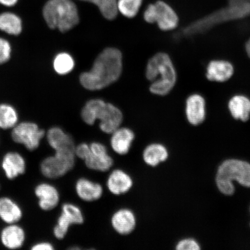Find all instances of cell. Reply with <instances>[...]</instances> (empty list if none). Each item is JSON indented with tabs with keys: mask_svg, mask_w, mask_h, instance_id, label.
<instances>
[{
	"mask_svg": "<svg viewBox=\"0 0 250 250\" xmlns=\"http://www.w3.org/2000/svg\"><path fill=\"white\" fill-rule=\"evenodd\" d=\"M123 70V56L120 50L108 48L94 62L92 69L81 74V85L89 90H101L118 80Z\"/></svg>",
	"mask_w": 250,
	"mask_h": 250,
	"instance_id": "6da1fadb",
	"label": "cell"
},
{
	"mask_svg": "<svg viewBox=\"0 0 250 250\" xmlns=\"http://www.w3.org/2000/svg\"><path fill=\"white\" fill-rule=\"evenodd\" d=\"M146 77L152 83L149 87L152 93L165 96L170 93L176 83L177 75L169 56L161 52L150 59Z\"/></svg>",
	"mask_w": 250,
	"mask_h": 250,
	"instance_id": "7a4b0ae2",
	"label": "cell"
},
{
	"mask_svg": "<svg viewBox=\"0 0 250 250\" xmlns=\"http://www.w3.org/2000/svg\"><path fill=\"white\" fill-rule=\"evenodd\" d=\"M81 117L84 123L88 125H93L97 120H99L100 129L103 132L110 134L121 127L123 121V115L120 109L101 99H92L87 102L81 112Z\"/></svg>",
	"mask_w": 250,
	"mask_h": 250,
	"instance_id": "3957f363",
	"label": "cell"
},
{
	"mask_svg": "<svg viewBox=\"0 0 250 250\" xmlns=\"http://www.w3.org/2000/svg\"><path fill=\"white\" fill-rule=\"evenodd\" d=\"M42 16L48 26L65 32L79 23L78 9L71 0H49L42 9Z\"/></svg>",
	"mask_w": 250,
	"mask_h": 250,
	"instance_id": "277c9868",
	"label": "cell"
},
{
	"mask_svg": "<svg viewBox=\"0 0 250 250\" xmlns=\"http://www.w3.org/2000/svg\"><path fill=\"white\" fill-rule=\"evenodd\" d=\"M245 187L250 188V164L248 162L230 159L225 161L218 167L217 186L221 193L232 195L235 191L233 181Z\"/></svg>",
	"mask_w": 250,
	"mask_h": 250,
	"instance_id": "5b68a950",
	"label": "cell"
},
{
	"mask_svg": "<svg viewBox=\"0 0 250 250\" xmlns=\"http://www.w3.org/2000/svg\"><path fill=\"white\" fill-rule=\"evenodd\" d=\"M76 158L74 149L55 151L54 155L48 156L42 161L41 171L48 179H58L73 169Z\"/></svg>",
	"mask_w": 250,
	"mask_h": 250,
	"instance_id": "8992f818",
	"label": "cell"
},
{
	"mask_svg": "<svg viewBox=\"0 0 250 250\" xmlns=\"http://www.w3.org/2000/svg\"><path fill=\"white\" fill-rule=\"evenodd\" d=\"M144 19L147 23H156L163 31L176 29L179 23V18L174 9L161 0L148 6L144 14Z\"/></svg>",
	"mask_w": 250,
	"mask_h": 250,
	"instance_id": "52a82bcc",
	"label": "cell"
},
{
	"mask_svg": "<svg viewBox=\"0 0 250 250\" xmlns=\"http://www.w3.org/2000/svg\"><path fill=\"white\" fill-rule=\"evenodd\" d=\"M45 136L44 130L40 129L38 125L30 121L19 123L12 128L11 132L14 142L23 145L31 151L39 148L41 141Z\"/></svg>",
	"mask_w": 250,
	"mask_h": 250,
	"instance_id": "ba28073f",
	"label": "cell"
},
{
	"mask_svg": "<svg viewBox=\"0 0 250 250\" xmlns=\"http://www.w3.org/2000/svg\"><path fill=\"white\" fill-rule=\"evenodd\" d=\"M83 222V211L78 206L73 203H64L62 206L61 214L58 219L57 224L53 232L56 239H63L71 226L81 225Z\"/></svg>",
	"mask_w": 250,
	"mask_h": 250,
	"instance_id": "9c48e42d",
	"label": "cell"
},
{
	"mask_svg": "<svg viewBox=\"0 0 250 250\" xmlns=\"http://www.w3.org/2000/svg\"><path fill=\"white\" fill-rule=\"evenodd\" d=\"M89 146V152L83 161L86 167L97 171L106 172L110 170L114 160L108 154L107 147L99 142H93Z\"/></svg>",
	"mask_w": 250,
	"mask_h": 250,
	"instance_id": "30bf717a",
	"label": "cell"
},
{
	"mask_svg": "<svg viewBox=\"0 0 250 250\" xmlns=\"http://www.w3.org/2000/svg\"><path fill=\"white\" fill-rule=\"evenodd\" d=\"M111 224L114 230L121 235H128L135 229L137 220L135 214L127 208L119 209L112 214Z\"/></svg>",
	"mask_w": 250,
	"mask_h": 250,
	"instance_id": "8fae6325",
	"label": "cell"
},
{
	"mask_svg": "<svg viewBox=\"0 0 250 250\" xmlns=\"http://www.w3.org/2000/svg\"><path fill=\"white\" fill-rule=\"evenodd\" d=\"M106 186L112 194L121 195L130 191L133 186V180L126 172L115 169L109 174Z\"/></svg>",
	"mask_w": 250,
	"mask_h": 250,
	"instance_id": "7c38bea8",
	"label": "cell"
},
{
	"mask_svg": "<svg viewBox=\"0 0 250 250\" xmlns=\"http://www.w3.org/2000/svg\"><path fill=\"white\" fill-rule=\"evenodd\" d=\"M110 146L119 155H125L130 151L135 139L133 131L127 127H119L111 134Z\"/></svg>",
	"mask_w": 250,
	"mask_h": 250,
	"instance_id": "4fadbf2b",
	"label": "cell"
},
{
	"mask_svg": "<svg viewBox=\"0 0 250 250\" xmlns=\"http://www.w3.org/2000/svg\"><path fill=\"white\" fill-rule=\"evenodd\" d=\"M35 195L39 198L40 208L44 211H51L60 202V193L55 187L48 183H42L35 189Z\"/></svg>",
	"mask_w": 250,
	"mask_h": 250,
	"instance_id": "5bb4252c",
	"label": "cell"
},
{
	"mask_svg": "<svg viewBox=\"0 0 250 250\" xmlns=\"http://www.w3.org/2000/svg\"><path fill=\"white\" fill-rule=\"evenodd\" d=\"M186 113L190 124L198 125L205 121L206 104L204 98L198 94H193L187 99Z\"/></svg>",
	"mask_w": 250,
	"mask_h": 250,
	"instance_id": "9a60e30c",
	"label": "cell"
},
{
	"mask_svg": "<svg viewBox=\"0 0 250 250\" xmlns=\"http://www.w3.org/2000/svg\"><path fill=\"white\" fill-rule=\"evenodd\" d=\"M75 189L78 198L86 202L98 201L103 194V188L101 184L86 178L78 180Z\"/></svg>",
	"mask_w": 250,
	"mask_h": 250,
	"instance_id": "2e32d148",
	"label": "cell"
},
{
	"mask_svg": "<svg viewBox=\"0 0 250 250\" xmlns=\"http://www.w3.org/2000/svg\"><path fill=\"white\" fill-rule=\"evenodd\" d=\"M233 73L234 68L230 62L223 60L212 61L208 65L206 77L214 82L223 83L229 80Z\"/></svg>",
	"mask_w": 250,
	"mask_h": 250,
	"instance_id": "e0dca14e",
	"label": "cell"
},
{
	"mask_svg": "<svg viewBox=\"0 0 250 250\" xmlns=\"http://www.w3.org/2000/svg\"><path fill=\"white\" fill-rule=\"evenodd\" d=\"M47 142L55 151L63 149H74V141L70 134L59 127H53L46 133Z\"/></svg>",
	"mask_w": 250,
	"mask_h": 250,
	"instance_id": "ac0fdd59",
	"label": "cell"
},
{
	"mask_svg": "<svg viewBox=\"0 0 250 250\" xmlns=\"http://www.w3.org/2000/svg\"><path fill=\"white\" fill-rule=\"evenodd\" d=\"M2 167L6 177L9 180H13L25 173L26 162L19 153L10 152L3 158Z\"/></svg>",
	"mask_w": 250,
	"mask_h": 250,
	"instance_id": "d6986e66",
	"label": "cell"
},
{
	"mask_svg": "<svg viewBox=\"0 0 250 250\" xmlns=\"http://www.w3.org/2000/svg\"><path fill=\"white\" fill-rule=\"evenodd\" d=\"M23 31L22 19L11 11L0 13V31L12 37L20 36Z\"/></svg>",
	"mask_w": 250,
	"mask_h": 250,
	"instance_id": "ffe728a7",
	"label": "cell"
},
{
	"mask_svg": "<svg viewBox=\"0 0 250 250\" xmlns=\"http://www.w3.org/2000/svg\"><path fill=\"white\" fill-rule=\"evenodd\" d=\"M25 240L24 230L17 225L9 224L2 230L1 240L2 245L9 249H18L22 247Z\"/></svg>",
	"mask_w": 250,
	"mask_h": 250,
	"instance_id": "44dd1931",
	"label": "cell"
},
{
	"mask_svg": "<svg viewBox=\"0 0 250 250\" xmlns=\"http://www.w3.org/2000/svg\"><path fill=\"white\" fill-rule=\"evenodd\" d=\"M228 108L235 120L248 121L250 117V100L246 96H233L228 103Z\"/></svg>",
	"mask_w": 250,
	"mask_h": 250,
	"instance_id": "7402d4cb",
	"label": "cell"
},
{
	"mask_svg": "<svg viewBox=\"0 0 250 250\" xmlns=\"http://www.w3.org/2000/svg\"><path fill=\"white\" fill-rule=\"evenodd\" d=\"M22 217V211L17 203L6 197L0 198V218L5 223L13 224Z\"/></svg>",
	"mask_w": 250,
	"mask_h": 250,
	"instance_id": "603a6c76",
	"label": "cell"
},
{
	"mask_svg": "<svg viewBox=\"0 0 250 250\" xmlns=\"http://www.w3.org/2000/svg\"><path fill=\"white\" fill-rule=\"evenodd\" d=\"M168 156L167 148L158 143L148 145L143 152L144 161L151 167H155L162 162L167 161Z\"/></svg>",
	"mask_w": 250,
	"mask_h": 250,
	"instance_id": "cb8c5ba5",
	"label": "cell"
},
{
	"mask_svg": "<svg viewBox=\"0 0 250 250\" xmlns=\"http://www.w3.org/2000/svg\"><path fill=\"white\" fill-rule=\"evenodd\" d=\"M19 120L20 115L14 105L7 102L0 103V129H12Z\"/></svg>",
	"mask_w": 250,
	"mask_h": 250,
	"instance_id": "d4e9b609",
	"label": "cell"
},
{
	"mask_svg": "<svg viewBox=\"0 0 250 250\" xmlns=\"http://www.w3.org/2000/svg\"><path fill=\"white\" fill-rule=\"evenodd\" d=\"M53 65L55 71L58 74L65 75L73 70L75 62L70 55L62 52L55 56Z\"/></svg>",
	"mask_w": 250,
	"mask_h": 250,
	"instance_id": "484cf974",
	"label": "cell"
},
{
	"mask_svg": "<svg viewBox=\"0 0 250 250\" xmlns=\"http://www.w3.org/2000/svg\"><path fill=\"white\" fill-rule=\"evenodd\" d=\"M90 2L98 7L102 14L108 20H113L118 13L117 0H81Z\"/></svg>",
	"mask_w": 250,
	"mask_h": 250,
	"instance_id": "4316f807",
	"label": "cell"
},
{
	"mask_svg": "<svg viewBox=\"0 0 250 250\" xmlns=\"http://www.w3.org/2000/svg\"><path fill=\"white\" fill-rule=\"evenodd\" d=\"M143 0H118V11L128 18H133L138 14Z\"/></svg>",
	"mask_w": 250,
	"mask_h": 250,
	"instance_id": "83f0119b",
	"label": "cell"
},
{
	"mask_svg": "<svg viewBox=\"0 0 250 250\" xmlns=\"http://www.w3.org/2000/svg\"><path fill=\"white\" fill-rule=\"evenodd\" d=\"M13 52L10 41L0 36V65L7 64L11 61Z\"/></svg>",
	"mask_w": 250,
	"mask_h": 250,
	"instance_id": "f1b7e54d",
	"label": "cell"
},
{
	"mask_svg": "<svg viewBox=\"0 0 250 250\" xmlns=\"http://www.w3.org/2000/svg\"><path fill=\"white\" fill-rule=\"evenodd\" d=\"M176 249L177 250H199L201 248L195 240L185 239L177 243Z\"/></svg>",
	"mask_w": 250,
	"mask_h": 250,
	"instance_id": "f546056e",
	"label": "cell"
},
{
	"mask_svg": "<svg viewBox=\"0 0 250 250\" xmlns=\"http://www.w3.org/2000/svg\"><path fill=\"white\" fill-rule=\"evenodd\" d=\"M90 151V146L86 143H81L76 146L74 149L75 155L76 158H80L83 161Z\"/></svg>",
	"mask_w": 250,
	"mask_h": 250,
	"instance_id": "4dcf8cb0",
	"label": "cell"
},
{
	"mask_svg": "<svg viewBox=\"0 0 250 250\" xmlns=\"http://www.w3.org/2000/svg\"><path fill=\"white\" fill-rule=\"evenodd\" d=\"M54 249L52 244L48 242L37 243L31 248L32 250H54Z\"/></svg>",
	"mask_w": 250,
	"mask_h": 250,
	"instance_id": "1f68e13d",
	"label": "cell"
},
{
	"mask_svg": "<svg viewBox=\"0 0 250 250\" xmlns=\"http://www.w3.org/2000/svg\"><path fill=\"white\" fill-rule=\"evenodd\" d=\"M20 0H0V5L5 7L11 8L17 5Z\"/></svg>",
	"mask_w": 250,
	"mask_h": 250,
	"instance_id": "d6a6232c",
	"label": "cell"
},
{
	"mask_svg": "<svg viewBox=\"0 0 250 250\" xmlns=\"http://www.w3.org/2000/svg\"><path fill=\"white\" fill-rule=\"evenodd\" d=\"M246 50L247 54L249 56V57L250 58V39L249 40L248 42H247L246 44Z\"/></svg>",
	"mask_w": 250,
	"mask_h": 250,
	"instance_id": "836d02e7",
	"label": "cell"
}]
</instances>
